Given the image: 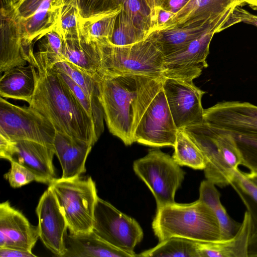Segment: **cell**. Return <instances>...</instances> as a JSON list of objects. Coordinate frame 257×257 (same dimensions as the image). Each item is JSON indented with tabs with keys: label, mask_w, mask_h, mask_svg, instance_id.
<instances>
[{
	"label": "cell",
	"mask_w": 257,
	"mask_h": 257,
	"mask_svg": "<svg viewBox=\"0 0 257 257\" xmlns=\"http://www.w3.org/2000/svg\"><path fill=\"white\" fill-rule=\"evenodd\" d=\"M34 66L36 84L29 103L53 124L56 132L86 142L93 146L98 140L91 117L42 51L29 55Z\"/></svg>",
	"instance_id": "obj_1"
},
{
	"label": "cell",
	"mask_w": 257,
	"mask_h": 257,
	"mask_svg": "<svg viewBox=\"0 0 257 257\" xmlns=\"http://www.w3.org/2000/svg\"><path fill=\"white\" fill-rule=\"evenodd\" d=\"M163 79L140 75L97 77L108 128L125 145L135 142L136 129L148 105L162 88Z\"/></svg>",
	"instance_id": "obj_2"
},
{
	"label": "cell",
	"mask_w": 257,
	"mask_h": 257,
	"mask_svg": "<svg viewBox=\"0 0 257 257\" xmlns=\"http://www.w3.org/2000/svg\"><path fill=\"white\" fill-rule=\"evenodd\" d=\"M152 226L159 242L173 237L195 241L220 239L217 217L199 199L188 204L174 202L157 209Z\"/></svg>",
	"instance_id": "obj_3"
},
{
	"label": "cell",
	"mask_w": 257,
	"mask_h": 257,
	"mask_svg": "<svg viewBox=\"0 0 257 257\" xmlns=\"http://www.w3.org/2000/svg\"><path fill=\"white\" fill-rule=\"evenodd\" d=\"M101 53L100 77L140 75L163 78L164 55L154 33L144 40L116 46L109 39L96 41Z\"/></svg>",
	"instance_id": "obj_4"
},
{
	"label": "cell",
	"mask_w": 257,
	"mask_h": 257,
	"mask_svg": "<svg viewBox=\"0 0 257 257\" xmlns=\"http://www.w3.org/2000/svg\"><path fill=\"white\" fill-rule=\"evenodd\" d=\"M203 152L206 180L220 188L230 184L242 157L234 137L213 130L204 123L184 129Z\"/></svg>",
	"instance_id": "obj_5"
},
{
	"label": "cell",
	"mask_w": 257,
	"mask_h": 257,
	"mask_svg": "<svg viewBox=\"0 0 257 257\" xmlns=\"http://www.w3.org/2000/svg\"><path fill=\"white\" fill-rule=\"evenodd\" d=\"M49 186L65 217L69 233L78 234L92 231L98 197L92 178H56Z\"/></svg>",
	"instance_id": "obj_6"
},
{
	"label": "cell",
	"mask_w": 257,
	"mask_h": 257,
	"mask_svg": "<svg viewBox=\"0 0 257 257\" xmlns=\"http://www.w3.org/2000/svg\"><path fill=\"white\" fill-rule=\"evenodd\" d=\"M133 170L153 194L157 209L175 202L176 192L185 173L172 156L159 149L151 150L134 161Z\"/></svg>",
	"instance_id": "obj_7"
},
{
	"label": "cell",
	"mask_w": 257,
	"mask_h": 257,
	"mask_svg": "<svg viewBox=\"0 0 257 257\" xmlns=\"http://www.w3.org/2000/svg\"><path fill=\"white\" fill-rule=\"evenodd\" d=\"M56 131L35 108L14 104L0 98V134L12 141L27 140L53 146Z\"/></svg>",
	"instance_id": "obj_8"
},
{
	"label": "cell",
	"mask_w": 257,
	"mask_h": 257,
	"mask_svg": "<svg viewBox=\"0 0 257 257\" xmlns=\"http://www.w3.org/2000/svg\"><path fill=\"white\" fill-rule=\"evenodd\" d=\"M92 231L113 246L132 257L138 256L134 249L143 238L142 228L136 219L99 197L95 207Z\"/></svg>",
	"instance_id": "obj_9"
},
{
	"label": "cell",
	"mask_w": 257,
	"mask_h": 257,
	"mask_svg": "<svg viewBox=\"0 0 257 257\" xmlns=\"http://www.w3.org/2000/svg\"><path fill=\"white\" fill-rule=\"evenodd\" d=\"M204 123L235 137L257 141V106L249 102H219L204 109Z\"/></svg>",
	"instance_id": "obj_10"
},
{
	"label": "cell",
	"mask_w": 257,
	"mask_h": 257,
	"mask_svg": "<svg viewBox=\"0 0 257 257\" xmlns=\"http://www.w3.org/2000/svg\"><path fill=\"white\" fill-rule=\"evenodd\" d=\"M178 132L162 86L139 121L135 142L152 147H174Z\"/></svg>",
	"instance_id": "obj_11"
},
{
	"label": "cell",
	"mask_w": 257,
	"mask_h": 257,
	"mask_svg": "<svg viewBox=\"0 0 257 257\" xmlns=\"http://www.w3.org/2000/svg\"><path fill=\"white\" fill-rule=\"evenodd\" d=\"M163 89L178 130L204 123L201 99L205 92L193 81L164 77Z\"/></svg>",
	"instance_id": "obj_12"
},
{
	"label": "cell",
	"mask_w": 257,
	"mask_h": 257,
	"mask_svg": "<svg viewBox=\"0 0 257 257\" xmlns=\"http://www.w3.org/2000/svg\"><path fill=\"white\" fill-rule=\"evenodd\" d=\"M0 72L25 66L28 57L23 44L21 17L16 0H1Z\"/></svg>",
	"instance_id": "obj_13"
},
{
	"label": "cell",
	"mask_w": 257,
	"mask_h": 257,
	"mask_svg": "<svg viewBox=\"0 0 257 257\" xmlns=\"http://www.w3.org/2000/svg\"><path fill=\"white\" fill-rule=\"evenodd\" d=\"M217 33V29L209 30L179 51L165 56L164 77L193 81L199 77L208 67L210 43Z\"/></svg>",
	"instance_id": "obj_14"
},
{
	"label": "cell",
	"mask_w": 257,
	"mask_h": 257,
	"mask_svg": "<svg viewBox=\"0 0 257 257\" xmlns=\"http://www.w3.org/2000/svg\"><path fill=\"white\" fill-rule=\"evenodd\" d=\"M36 211L41 241L55 255L63 257L66 252L65 238L68 225L50 186L42 195Z\"/></svg>",
	"instance_id": "obj_15"
},
{
	"label": "cell",
	"mask_w": 257,
	"mask_h": 257,
	"mask_svg": "<svg viewBox=\"0 0 257 257\" xmlns=\"http://www.w3.org/2000/svg\"><path fill=\"white\" fill-rule=\"evenodd\" d=\"M39 238L38 226L32 225L8 201L0 204V248L32 252Z\"/></svg>",
	"instance_id": "obj_16"
},
{
	"label": "cell",
	"mask_w": 257,
	"mask_h": 257,
	"mask_svg": "<svg viewBox=\"0 0 257 257\" xmlns=\"http://www.w3.org/2000/svg\"><path fill=\"white\" fill-rule=\"evenodd\" d=\"M235 6L213 18L154 32L164 56L179 51L209 30L217 29L219 32H221L222 27Z\"/></svg>",
	"instance_id": "obj_17"
},
{
	"label": "cell",
	"mask_w": 257,
	"mask_h": 257,
	"mask_svg": "<svg viewBox=\"0 0 257 257\" xmlns=\"http://www.w3.org/2000/svg\"><path fill=\"white\" fill-rule=\"evenodd\" d=\"M14 141L15 149L13 161L30 170L36 176L38 182L49 185L56 179L53 162L55 155L53 146L27 140Z\"/></svg>",
	"instance_id": "obj_18"
},
{
	"label": "cell",
	"mask_w": 257,
	"mask_h": 257,
	"mask_svg": "<svg viewBox=\"0 0 257 257\" xmlns=\"http://www.w3.org/2000/svg\"><path fill=\"white\" fill-rule=\"evenodd\" d=\"M53 146L62 168L61 178L73 179L85 173V163L93 147L91 144L56 132Z\"/></svg>",
	"instance_id": "obj_19"
},
{
	"label": "cell",
	"mask_w": 257,
	"mask_h": 257,
	"mask_svg": "<svg viewBox=\"0 0 257 257\" xmlns=\"http://www.w3.org/2000/svg\"><path fill=\"white\" fill-rule=\"evenodd\" d=\"M61 0H43L31 16L21 18L23 44L28 56L33 43L46 34L55 32Z\"/></svg>",
	"instance_id": "obj_20"
},
{
	"label": "cell",
	"mask_w": 257,
	"mask_h": 257,
	"mask_svg": "<svg viewBox=\"0 0 257 257\" xmlns=\"http://www.w3.org/2000/svg\"><path fill=\"white\" fill-rule=\"evenodd\" d=\"M251 219L246 211L242 221L232 237L207 241H195L199 257H248L251 235Z\"/></svg>",
	"instance_id": "obj_21"
},
{
	"label": "cell",
	"mask_w": 257,
	"mask_h": 257,
	"mask_svg": "<svg viewBox=\"0 0 257 257\" xmlns=\"http://www.w3.org/2000/svg\"><path fill=\"white\" fill-rule=\"evenodd\" d=\"M66 252L63 257H132L100 238L93 231L69 233L65 238Z\"/></svg>",
	"instance_id": "obj_22"
},
{
	"label": "cell",
	"mask_w": 257,
	"mask_h": 257,
	"mask_svg": "<svg viewBox=\"0 0 257 257\" xmlns=\"http://www.w3.org/2000/svg\"><path fill=\"white\" fill-rule=\"evenodd\" d=\"M236 5L243 6L239 0H188L175 13L163 30L213 18Z\"/></svg>",
	"instance_id": "obj_23"
},
{
	"label": "cell",
	"mask_w": 257,
	"mask_h": 257,
	"mask_svg": "<svg viewBox=\"0 0 257 257\" xmlns=\"http://www.w3.org/2000/svg\"><path fill=\"white\" fill-rule=\"evenodd\" d=\"M62 55L68 61L96 77H100L101 53L97 41L81 36L62 40Z\"/></svg>",
	"instance_id": "obj_24"
},
{
	"label": "cell",
	"mask_w": 257,
	"mask_h": 257,
	"mask_svg": "<svg viewBox=\"0 0 257 257\" xmlns=\"http://www.w3.org/2000/svg\"><path fill=\"white\" fill-rule=\"evenodd\" d=\"M36 84L35 68L32 64L19 66L4 72L0 79V95L4 98L25 101L28 103Z\"/></svg>",
	"instance_id": "obj_25"
},
{
	"label": "cell",
	"mask_w": 257,
	"mask_h": 257,
	"mask_svg": "<svg viewBox=\"0 0 257 257\" xmlns=\"http://www.w3.org/2000/svg\"><path fill=\"white\" fill-rule=\"evenodd\" d=\"M215 185L206 180L202 181L199 187V200L206 203L214 212L220 226V239L233 237L237 232L241 223L232 219L220 201V193Z\"/></svg>",
	"instance_id": "obj_26"
},
{
	"label": "cell",
	"mask_w": 257,
	"mask_h": 257,
	"mask_svg": "<svg viewBox=\"0 0 257 257\" xmlns=\"http://www.w3.org/2000/svg\"><path fill=\"white\" fill-rule=\"evenodd\" d=\"M122 9L121 4L116 9L83 18L80 35L88 41L102 39L111 40L115 29L117 17Z\"/></svg>",
	"instance_id": "obj_27"
},
{
	"label": "cell",
	"mask_w": 257,
	"mask_h": 257,
	"mask_svg": "<svg viewBox=\"0 0 257 257\" xmlns=\"http://www.w3.org/2000/svg\"><path fill=\"white\" fill-rule=\"evenodd\" d=\"M172 157L180 166L195 170H204L205 161L200 147L184 130L177 134Z\"/></svg>",
	"instance_id": "obj_28"
},
{
	"label": "cell",
	"mask_w": 257,
	"mask_h": 257,
	"mask_svg": "<svg viewBox=\"0 0 257 257\" xmlns=\"http://www.w3.org/2000/svg\"><path fill=\"white\" fill-rule=\"evenodd\" d=\"M53 65L67 74L83 90L95 107L104 113L97 77L65 60L53 63Z\"/></svg>",
	"instance_id": "obj_29"
},
{
	"label": "cell",
	"mask_w": 257,
	"mask_h": 257,
	"mask_svg": "<svg viewBox=\"0 0 257 257\" xmlns=\"http://www.w3.org/2000/svg\"><path fill=\"white\" fill-rule=\"evenodd\" d=\"M138 256L199 257L195 241L177 237L159 242L156 246L142 252Z\"/></svg>",
	"instance_id": "obj_30"
},
{
	"label": "cell",
	"mask_w": 257,
	"mask_h": 257,
	"mask_svg": "<svg viewBox=\"0 0 257 257\" xmlns=\"http://www.w3.org/2000/svg\"><path fill=\"white\" fill-rule=\"evenodd\" d=\"M81 15L78 0H61L55 32L62 40L80 35Z\"/></svg>",
	"instance_id": "obj_31"
},
{
	"label": "cell",
	"mask_w": 257,
	"mask_h": 257,
	"mask_svg": "<svg viewBox=\"0 0 257 257\" xmlns=\"http://www.w3.org/2000/svg\"><path fill=\"white\" fill-rule=\"evenodd\" d=\"M230 185L245 206L251 219V234L257 233V186L238 169Z\"/></svg>",
	"instance_id": "obj_32"
},
{
	"label": "cell",
	"mask_w": 257,
	"mask_h": 257,
	"mask_svg": "<svg viewBox=\"0 0 257 257\" xmlns=\"http://www.w3.org/2000/svg\"><path fill=\"white\" fill-rule=\"evenodd\" d=\"M151 34L137 27L122 9L117 17L114 33L110 41L116 46H126L141 42Z\"/></svg>",
	"instance_id": "obj_33"
},
{
	"label": "cell",
	"mask_w": 257,
	"mask_h": 257,
	"mask_svg": "<svg viewBox=\"0 0 257 257\" xmlns=\"http://www.w3.org/2000/svg\"><path fill=\"white\" fill-rule=\"evenodd\" d=\"M54 68L67 84L83 107L92 119L95 125L96 134L99 139L104 131V113L100 112L95 107L83 90L67 74L55 67Z\"/></svg>",
	"instance_id": "obj_34"
},
{
	"label": "cell",
	"mask_w": 257,
	"mask_h": 257,
	"mask_svg": "<svg viewBox=\"0 0 257 257\" xmlns=\"http://www.w3.org/2000/svg\"><path fill=\"white\" fill-rule=\"evenodd\" d=\"M122 9L139 28L153 32L151 12L144 0H122Z\"/></svg>",
	"instance_id": "obj_35"
},
{
	"label": "cell",
	"mask_w": 257,
	"mask_h": 257,
	"mask_svg": "<svg viewBox=\"0 0 257 257\" xmlns=\"http://www.w3.org/2000/svg\"><path fill=\"white\" fill-rule=\"evenodd\" d=\"M10 163V169L4 177L8 181L12 187L19 188L33 181L37 182L34 174L26 167L16 161Z\"/></svg>",
	"instance_id": "obj_36"
},
{
	"label": "cell",
	"mask_w": 257,
	"mask_h": 257,
	"mask_svg": "<svg viewBox=\"0 0 257 257\" xmlns=\"http://www.w3.org/2000/svg\"><path fill=\"white\" fill-rule=\"evenodd\" d=\"M234 138L241 155V165L257 173V141Z\"/></svg>",
	"instance_id": "obj_37"
},
{
	"label": "cell",
	"mask_w": 257,
	"mask_h": 257,
	"mask_svg": "<svg viewBox=\"0 0 257 257\" xmlns=\"http://www.w3.org/2000/svg\"><path fill=\"white\" fill-rule=\"evenodd\" d=\"M122 0H78L83 18L117 8Z\"/></svg>",
	"instance_id": "obj_38"
},
{
	"label": "cell",
	"mask_w": 257,
	"mask_h": 257,
	"mask_svg": "<svg viewBox=\"0 0 257 257\" xmlns=\"http://www.w3.org/2000/svg\"><path fill=\"white\" fill-rule=\"evenodd\" d=\"M239 23L253 25L257 27V16L253 15L237 5L233 8L228 19L222 27V31Z\"/></svg>",
	"instance_id": "obj_39"
},
{
	"label": "cell",
	"mask_w": 257,
	"mask_h": 257,
	"mask_svg": "<svg viewBox=\"0 0 257 257\" xmlns=\"http://www.w3.org/2000/svg\"><path fill=\"white\" fill-rule=\"evenodd\" d=\"M43 0H16L19 13L22 18L32 15Z\"/></svg>",
	"instance_id": "obj_40"
},
{
	"label": "cell",
	"mask_w": 257,
	"mask_h": 257,
	"mask_svg": "<svg viewBox=\"0 0 257 257\" xmlns=\"http://www.w3.org/2000/svg\"><path fill=\"white\" fill-rule=\"evenodd\" d=\"M15 149V141L0 134V158L11 162L13 160Z\"/></svg>",
	"instance_id": "obj_41"
},
{
	"label": "cell",
	"mask_w": 257,
	"mask_h": 257,
	"mask_svg": "<svg viewBox=\"0 0 257 257\" xmlns=\"http://www.w3.org/2000/svg\"><path fill=\"white\" fill-rule=\"evenodd\" d=\"M151 12V16L153 25V30H154L158 14L160 10L164 7L170 0H144Z\"/></svg>",
	"instance_id": "obj_42"
},
{
	"label": "cell",
	"mask_w": 257,
	"mask_h": 257,
	"mask_svg": "<svg viewBox=\"0 0 257 257\" xmlns=\"http://www.w3.org/2000/svg\"><path fill=\"white\" fill-rule=\"evenodd\" d=\"M32 252L12 248H0V257H36Z\"/></svg>",
	"instance_id": "obj_43"
},
{
	"label": "cell",
	"mask_w": 257,
	"mask_h": 257,
	"mask_svg": "<svg viewBox=\"0 0 257 257\" xmlns=\"http://www.w3.org/2000/svg\"><path fill=\"white\" fill-rule=\"evenodd\" d=\"M248 257H257V233L250 235L248 246Z\"/></svg>",
	"instance_id": "obj_44"
},
{
	"label": "cell",
	"mask_w": 257,
	"mask_h": 257,
	"mask_svg": "<svg viewBox=\"0 0 257 257\" xmlns=\"http://www.w3.org/2000/svg\"><path fill=\"white\" fill-rule=\"evenodd\" d=\"M242 4L244 6L248 5L253 10L257 11V0H239Z\"/></svg>",
	"instance_id": "obj_45"
},
{
	"label": "cell",
	"mask_w": 257,
	"mask_h": 257,
	"mask_svg": "<svg viewBox=\"0 0 257 257\" xmlns=\"http://www.w3.org/2000/svg\"><path fill=\"white\" fill-rule=\"evenodd\" d=\"M246 176L255 185L257 186V173L250 172L249 173L244 172Z\"/></svg>",
	"instance_id": "obj_46"
}]
</instances>
